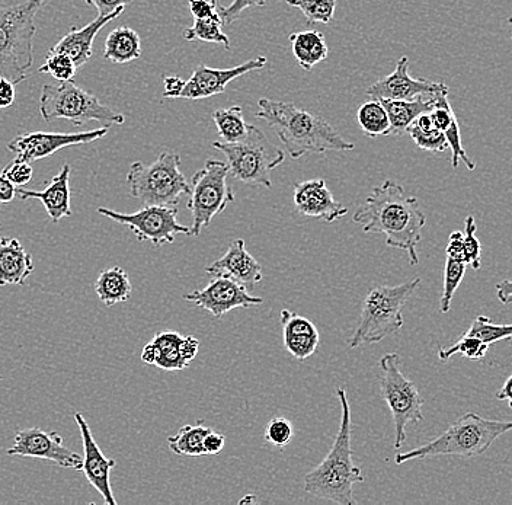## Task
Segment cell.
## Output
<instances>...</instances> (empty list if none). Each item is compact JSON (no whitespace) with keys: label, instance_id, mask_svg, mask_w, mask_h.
<instances>
[{"label":"cell","instance_id":"cell-1","mask_svg":"<svg viewBox=\"0 0 512 505\" xmlns=\"http://www.w3.org/2000/svg\"><path fill=\"white\" fill-rule=\"evenodd\" d=\"M352 220L366 233H383L387 246L405 251L411 265L419 264L416 246L421 242L427 216L418 200L408 196L398 182L386 180L374 188Z\"/></svg>","mask_w":512,"mask_h":505},{"label":"cell","instance_id":"cell-2","mask_svg":"<svg viewBox=\"0 0 512 505\" xmlns=\"http://www.w3.org/2000/svg\"><path fill=\"white\" fill-rule=\"evenodd\" d=\"M255 117L270 124L293 159L309 153L350 152L355 147L325 118L309 113L293 102L259 99Z\"/></svg>","mask_w":512,"mask_h":505},{"label":"cell","instance_id":"cell-3","mask_svg":"<svg viewBox=\"0 0 512 505\" xmlns=\"http://www.w3.org/2000/svg\"><path fill=\"white\" fill-rule=\"evenodd\" d=\"M336 396L342 411L338 434L323 462L304 476V491L320 500L355 505L354 485L364 482V475L352 460V417L347 391L338 388Z\"/></svg>","mask_w":512,"mask_h":505},{"label":"cell","instance_id":"cell-4","mask_svg":"<svg viewBox=\"0 0 512 505\" xmlns=\"http://www.w3.org/2000/svg\"><path fill=\"white\" fill-rule=\"evenodd\" d=\"M512 431V421L486 420L475 412H467L450 425L437 439L409 452L398 453V465L409 460H424L438 456H482L499 437Z\"/></svg>","mask_w":512,"mask_h":505},{"label":"cell","instance_id":"cell-5","mask_svg":"<svg viewBox=\"0 0 512 505\" xmlns=\"http://www.w3.org/2000/svg\"><path fill=\"white\" fill-rule=\"evenodd\" d=\"M48 0L0 3V78L19 85L34 63L35 15Z\"/></svg>","mask_w":512,"mask_h":505},{"label":"cell","instance_id":"cell-6","mask_svg":"<svg viewBox=\"0 0 512 505\" xmlns=\"http://www.w3.org/2000/svg\"><path fill=\"white\" fill-rule=\"evenodd\" d=\"M421 278L406 281L399 286H379L368 292L361 310L360 322L350 338V347L377 344L398 334L403 326V306L416 292Z\"/></svg>","mask_w":512,"mask_h":505},{"label":"cell","instance_id":"cell-7","mask_svg":"<svg viewBox=\"0 0 512 505\" xmlns=\"http://www.w3.org/2000/svg\"><path fill=\"white\" fill-rule=\"evenodd\" d=\"M127 185L131 197L143 206L176 207L182 196L190 193V182L181 172L178 153L160 152L155 162L131 163L127 172Z\"/></svg>","mask_w":512,"mask_h":505},{"label":"cell","instance_id":"cell-8","mask_svg":"<svg viewBox=\"0 0 512 505\" xmlns=\"http://www.w3.org/2000/svg\"><path fill=\"white\" fill-rule=\"evenodd\" d=\"M213 147L226 156L230 174L251 187L271 188V171L286 161L284 150L272 145L256 126L242 142H214Z\"/></svg>","mask_w":512,"mask_h":505},{"label":"cell","instance_id":"cell-9","mask_svg":"<svg viewBox=\"0 0 512 505\" xmlns=\"http://www.w3.org/2000/svg\"><path fill=\"white\" fill-rule=\"evenodd\" d=\"M40 114L48 123L67 120L75 126H85L91 121L104 123L108 127L126 123L123 114L114 113L95 95L89 94L73 81L44 85L41 89Z\"/></svg>","mask_w":512,"mask_h":505},{"label":"cell","instance_id":"cell-10","mask_svg":"<svg viewBox=\"0 0 512 505\" xmlns=\"http://www.w3.org/2000/svg\"><path fill=\"white\" fill-rule=\"evenodd\" d=\"M229 174L227 162L208 159L204 168L191 178L187 209L192 216L190 229L194 238H198L201 230L208 228L214 217L235 201L233 188L227 182Z\"/></svg>","mask_w":512,"mask_h":505},{"label":"cell","instance_id":"cell-11","mask_svg":"<svg viewBox=\"0 0 512 505\" xmlns=\"http://www.w3.org/2000/svg\"><path fill=\"white\" fill-rule=\"evenodd\" d=\"M380 389L384 401L392 412L395 423V449L406 441V427L424 420V399L419 395L415 383L400 370L399 354L387 353L380 359Z\"/></svg>","mask_w":512,"mask_h":505},{"label":"cell","instance_id":"cell-12","mask_svg":"<svg viewBox=\"0 0 512 505\" xmlns=\"http://www.w3.org/2000/svg\"><path fill=\"white\" fill-rule=\"evenodd\" d=\"M98 213L120 225L127 226L134 233L137 241L152 242L156 248L174 244L178 235H191V229L178 222V206H143L139 212L130 214L99 207Z\"/></svg>","mask_w":512,"mask_h":505},{"label":"cell","instance_id":"cell-13","mask_svg":"<svg viewBox=\"0 0 512 505\" xmlns=\"http://www.w3.org/2000/svg\"><path fill=\"white\" fill-rule=\"evenodd\" d=\"M110 127L82 131V133H47V131H32L19 134L8 143V149L15 153L16 158L25 162L40 161L54 155L64 147L89 145L107 136Z\"/></svg>","mask_w":512,"mask_h":505},{"label":"cell","instance_id":"cell-14","mask_svg":"<svg viewBox=\"0 0 512 505\" xmlns=\"http://www.w3.org/2000/svg\"><path fill=\"white\" fill-rule=\"evenodd\" d=\"M9 456L34 457V459L50 460L60 468L82 472L83 457L73 450L67 449L62 437L56 431L41 428H25L18 431L14 444L8 449Z\"/></svg>","mask_w":512,"mask_h":505},{"label":"cell","instance_id":"cell-15","mask_svg":"<svg viewBox=\"0 0 512 505\" xmlns=\"http://www.w3.org/2000/svg\"><path fill=\"white\" fill-rule=\"evenodd\" d=\"M184 299L207 310L216 319L222 318L230 310L252 308L264 302L261 297L249 294L248 289L235 278L227 276H213L204 289L195 290Z\"/></svg>","mask_w":512,"mask_h":505},{"label":"cell","instance_id":"cell-16","mask_svg":"<svg viewBox=\"0 0 512 505\" xmlns=\"http://www.w3.org/2000/svg\"><path fill=\"white\" fill-rule=\"evenodd\" d=\"M198 350L200 341L192 335L182 337L176 331H162L143 348L142 361L166 372H176L188 367Z\"/></svg>","mask_w":512,"mask_h":505},{"label":"cell","instance_id":"cell-17","mask_svg":"<svg viewBox=\"0 0 512 505\" xmlns=\"http://www.w3.org/2000/svg\"><path fill=\"white\" fill-rule=\"evenodd\" d=\"M441 92L448 91L443 82H431L427 79H415L409 75V59L400 57L396 69L386 78L380 79L367 89L366 94L373 99H416L435 97Z\"/></svg>","mask_w":512,"mask_h":505},{"label":"cell","instance_id":"cell-18","mask_svg":"<svg viewBox=\"0 0 512 505\" xmlns=\"http://www.w3.org/2000/svg\"><path fill=\"white\" fill-rule=\"evenodd\" d=\"M267 57L261 56L242 65L230 67V69H213L201 63L192 72L191 78L185 81L184 91L181 98L184 99H206L216 97L226 91L227 85L240 76L262 70L267 66Z\"/></svg>","mask_w":512,"mask_h":505},{"label":"cell","instance_id":"cell-19","mask_svg":"<svg viewBox=\"0 0 512 505\" xmlns=\"http://www.w3.org/2000/svg\"><path fill=\"white\" fill-rule=\"evenodd\" d=\"M73 418H75L76 424H78L80 437H82V472L85 473L89 484L101 494L105 504L117 505V500H115L114 492H112L111 488V472L117 463H115V460L108 459L101 452V447L98 446L94 436H92L91 428L86 423L82 412H75Z\"/></svg>","mask_w":512,"mask_h":505},{"label":"cell","instance_id":"cell-20","mask_svg":"<svg viewBox=\"0 0 512 505\" xmlns=\"http://www.w3.org/2000/svg\"><path fill=\"white\" fill-rule=\"evenodd\" d=\"M293 201L297 212L303 216L315 217L329 223L348 214L347 207L335 200L322 178L299 182L294 187Z\"/></svg>","mask_w":512,"mask_h":505},{"label":"cell","instance_id":"cell-21","mask_svg":"<svg viewBox=\"0 0 512 505\" xmlns=\"http://www.w3.org/2000/svg\"><path fill=\"white\" fill-rule=\"evenodd\" d=\"M206 273L232 277L245 287H254L262 280V265L249 254L245 241L236 239L222 258L208 265Z\"/></svg>","mask_w":512,"mask_h":505},{"label":"cell","instance_id":"cell-22","mask_svg":"<svg viewBox=\"0 0 512 505\" xmlns=\"http://www.w3.org/2000/svg\"><path fill=\"white\" fill-rule=\"evenodd\" d=\"M70 168L69 163H64L59 174L54 175L50 184L43 191L25 190L16 188V196L21 200H40L46 209L51 222L59 223L64 217L72 216L70 207Z\"/></svg>","mask_w":512,"mask_h":505},{"label":"cell","instance_id":"cell-23","mask_svg":"<svg viewBox=\"0 0 512 505\" xmlns=\"http://www.w3.org/2000/svg\"><path fill=\"white\" fill-rule=\"evenodd\" d=\"M123 12L124 8L118 9V11L112 12V14L98 15L94 21L89 22L83 28L73 27L69 33L64 35L62 40H59V43L51 51L67 54L75 62V65L78 66V69L85 66L91 60L92 54H94L92 46H94L96 35L99 34V31L105 25L120 17Z\"/></svg>","mask_w":512,"mask_h":505},{"label":"cell","instance_id":"cell-24","mask_svg":"<svg viewBox=\"0 0 512 505\" xmlns=\"http://www.w3.org/2000/svg\"><path fill=\"white\" fill-rule=\"evenodd\" d=\"M283 326L284 347L294 359L306 360L316 353L319 347V331L313 322L291 310L283 309L280 313Z\"/></svg>","mask_w":512,"mask_h":505},{"label":"cell","instance_id":"cell-25","mask_svg":"<svg viewBox=\"0 0 512 505\" xmlns=\"http://www.w3.org/2000/svg\"><path fill=\"white\" fill-rule=\"evenodd\" d=\"M34 273V261L16 238H0V287L22 286Z\"/></svg>","mask_w":512,"mask_h":505},{"label":"cell","instance_id":"cell-26","mask_svg":"<svg viewBox=\"0 0 512 505\" xmlns=\"http://www.w3.org/2000/svg\"><path fill=\"white\" fill-rule=\"evenodd\" d=\"M435 98H437V95L435 97L409 99V101H405V99H379L386 108L387 114H389V136L405 134L419 115L430 113L434 108Z\"/></svg>","mask_w":512,"mask_h":505},{"label":"cell","instance_id":"cell-27","mask_svg":"<svg viewBox=\"0 0 512 505\" xmlns=\"http://www.w3.org/2000/svg\"><path fill=\"white\" fill-rule=\"evenodd\" d=\"M291 51L302 69L312 70L319 63L325 62L329 56V47L325 35L320 31L310 30L294 33L288 37Z\"/></svg>","mask_w":512,"mask_h":505},{"label":"cell","instance_id":"cell-28","mask_svg":"<svg viewBox=\"0 0 512 505\" xmlns=\"http://www.w3.org/2000/svg\"><path fill=\"white\" fill-rule=\"evenodd\" d=\"M104 57L115 65L133 62L142 57V38L128 27H118L105 40Z\"/></svg>","mask_w":512,"mask_h":505},{"label":"cell","instance_id":"cell-29","mask_svg":"<svg viewBox=\"0 0 512 505\" xmlns=\"http://www.w3.org/2000/svg\"><path fill=\"white\" fill-rule=\"evenodd\" d=\"M133 286L126 270L112 267L101 271L95 283V293L98 299L108 308L127 302L130 299Z\"/></svg>","mask_w":512,"mask_h":505},{"label":"cell","instance_id":"cell-30","mask_svg":"<svg viewBox=\"0 0 512 505\" xmlns=\"http://www.w3.org/2000/svg\"><path fill=\"white\" fill-rule=\"evenodd\" d=\"M210 431L211 428L206 427L203 421L184 425L175 436L169 437V449L179 456H206L204 439Z\"/></svg>","mask_w":512,"mask_h":505},{"label":"cell","instance_id":"cell-31","mask_svg":"<svg viewBox=\"0 0 512 505\" xmlns=\"http://www.w3.org/2000/svg\"><path fill=\"white\" fill-rule=\"evenodd\" d=\"M213 121L224 143L242 142L248 136L252 126L246 123L242 107L239 105L214 111Z\"/></svg>","mask_w":512,"mask_h":505},{"label":"cell","instance_id":"cell-32","mask_svg":"<svg viewBox=\"0 0 512 505\" xmlns=\"http://www.w3.org/2000/svg\"><path fill=\"white\" fill-rule=\"evenodd\" d=\"M406 133H409L419 149L434 153L446 152L448 149L446 136L443 131L435 129L430 113L419 115Z\"/></svg>","mask_w":512,"mask_h":505},{"label":"cell","instance_id":"cell-33","mask_svg":"<svg viewBox=\"0 0 512 505\" xmlns=\"http://www.w3.org/2000/svg\"><path fill=\"white\" fill-rule=\"evenodd\" d=\"M357 121L368 137L389 136V114L379 99H371L361 104L357 111Z\"/></svg>","mask_w":512,"mask_h":505},{"label":"cell","instance_id":"cell-34","mask_svg":"<svg viewBox=\"0 0 512 505\" xmlns=\"http://www.w3.org/2000/svg\"><path fill=\"white\" fill-rule=\"evenodd\" d=\"M223 25V21H217V19H194V24L184 31V38L187 41L223 44L227 50H230V40L223 33Z\"/></svg>","mask_w":512,"mask_h":505},{"label":"cell","instance_id":"cell-35","mask_svg":"<svg viewBox=\"0 0 512 505\" xmlns=\"http://www.w3.org/2000/svg\"><path fill=\"white\" fill-rule=\"evenodd\" d=\"M466 270V262L447 258L446 267H444L443 293H441L440 299L441 313L450 312L454 293L457 292L460 284H462Z\"/></svg>","mask_w":512,"mask_h":505},{"label":"cell","instance_id":"cell-36","mask_svg":"<svg viewBox=\"0 0 512 505\" xmlns=\"http://www.w3.org/2000/svg\"><path fill=\"white\" fill-rule=\"evenodd\" d=\"M286 3L300 9L309 24H329L334 21L336 0H286Z\"/></svg>","mask_w":512,"mask_h":505},{"label":"cell","instance_id":"cell-37","mask_svg":"<svg viewBox=\"0 0 512 505\" xmlns=\"http://www.w3.org/2000/svg\"><path fill=\"white\" fill-rule=\"evenodd\" d=\"M489 345L483 343L479 338L472 337V335L464 334L460 340L448 348H440L438 350V359L441 361L450 360L451 357L459 356L466 357L469 360H482L488 354Z\"/></svg>","mask_w":512,"mask_h":505},{"label":"cell","instance_id":"cell-38","mask_svg":"<svg viewBox=\"0 0 512 505\" xmlns=\"http://www.w3.org/2000/svg\"><path fill=\"white\" fill-rule=\"evenodd\" d=\"M466 334L492 345L499 341L512 340V324H494L488 316H478L467 329Z\"/></svg>","mask_w":512,"mask_h":505},{"label":"cell","instance_id":"cell-39","mask_svg":"<svg viewBox=\"0 0 512 505\" xmlns=\"http://www.w3.org/2000/svg\"><path fill=\"white\" fill-rule=\"evenodd\" d=\"M76 70H78V66L75 65V62H73L67 54L50 50L46 60H44L43 66L38 69V72L44 73V75H50L51 78L56 79V81L67 82L73 81Z\"/></svg>","mask_w":512,"mask_h":505},{"label":"cell","instance_id":"cell-40","mask_svg":"<svg viewBox=\"0 0 512 505\" xmlns=\"http://www.w3.org/2000/svg\"><path fill=\"white\" fill-rule=\"evenodd\" d=\"M464 248H463V261L466 262L467 267H472L473 270H479L482 265V245L478 236H476V222L475 217L470 214L464 220Z\"/></svg>","mask_w":512,"mask_h":505},{"label":"cell","instance_id":"cell-41","mask_svg":"<svg viewBox=\"0 0 512 505\" xmlns=\"http://www.w3.org/2000/svg\"><path fill=\"white\" fill-rule=\"evenodd\" d=\"M294 436V428L293 424L284 417H275L272 418L270 423L267 424V428H265L264 439L268 444L274 447H283L288 446L293 440Z\"/></svg>","mask_w":512,"mask_h":505},{"label":"cell","instance_id":"cell-42","mask_svg":"<svg viewBox=\"0 0 512 505\" xmlns=\"http://www.w3.org/2000/svg\"><path fill=\"white\" fill-rule=\"evenodd\" d=\"M32 174H34V171H32L31 163L18 158L8 163L2 172L3 177L12 185H15L16 188L25 187L32 180Z\"/></svg>","mask_w":512,"mask_h":505},{"label":"cell","instance_id":"cell-43","mask_svg":"<svg viewBox=\"0 0 512 505\" xmlns=\"http://www.w3.org/2000/svg\"><path fill=\"white\" fill-rule=\"evenodd\" d=\"M265 5H267V0H233L226 8H220V15H222L224 25H232L242 17L243 12L255 8V6Z\"/></svg>","mask_w":512,"mask_h":505},{"label":"cell","instance_id":"cell-44","mask_svg":"<svg viewBox=\"0 0 512 505\" xmlns=\"http://www.w3.org/2000/svg\"><path fill=\"white\" fill-rule=\"evenodd\" d=\"M188 9H190L194 19H217V21H223L217 0H188Z\"/></svg>","mask_w":512,"mask_h":505},{"label":"cell","instance_id":"cell-45","mask_svg":"<svg viewBox=\"0 0 512 505\" xmlns=\"http://www.w3.org/2000/svg\"><path fill=\"white\" fill-rule=\"evenodd\" d=\"M85 2L89 6H94L98 15H108L118 9H126V6L130 5L133 0H85Z\"/></svg>","mask_w":512,"mask_h":505},{"label":"cell","instance_id":"cell-46","mask_svg":"<svg viewBox=\"0 0 512 505\" xmlns=\"http://www.w3.org/2000/svg\"><path fill=\"white\" fill-rule=\"evenodd\" d=\"M464 235L462 232H453L448 238L446 249L447 258L463 261ZM464 262V261H463Z\"/></svg>","mask_w":512,"mask_h":505},{"label":"cell","instance_id":"cell-47","mask_svg":"<svg viewBox=\"0 0 512 505\" xmlns=\"http://www.w3.org/2000/svg\"><path fill=\"white\" fill-rule=\"evenodd\" d=\"M224 443H226V437L222 433L211 430L204 439V450L206 455H219L224 449Z\"/></svg>","mask_w":512,"mask_h":505},{"label":"cell","instance_id":"cell-48","mask_svg":"<svg viewBox=\"0 0 512 505\" xmlns=\"http://www.w3.org/2000/svg\"><path fill=\"white\" fill-rule=\"evenodd\" d=\"M15 83L6 78H0V110L11 107L15 102Z\"/></svg>","mask_w":512,"mask_h":505},{"label":"cell","instance_id":"cell-49","mask_svg":"<svg viewBox=\"0 0 512 505\" xmlns=\"http://www.w3.org/2000/svg\"><path fill=\"white\" fill-rule=\"evenodd\" d=\"M163 97L165 98H181L182 91H184L185 81L178 78V76H166L163 79Z\"/></svg>","mask_w":512,"mask_h":505},{"label":"cell","instance_id":"cell-50","mask_svg":"<svg viewBox=\"0 0 512 505\" xmlns=\"http://www.w3.org/2000/svg\"><path fill=\"white\" fill-rule=\"evenodd\" d=\"M16 197V187L0 174V203L9 204Z\"/></svg>","mask_w":512,"mask_h":505},{"label":"cell","instance_id":"cell-51","mask_svg":"<svg viewBox=\"0 0 512 505\" xmlns=\"http://www.w3.org/2000/svg\"><path fill=\"white\" fill-rule=\"evenodd\" d=\"M496 297L504 305L512 302V280L499 281L496 284Z\"/></svg>","mask_w":512,"mask_h":505},{"label":"cell","instance_id":"cell-52","mask_svg":"<svg viewBox=\"0 0 512 505\" xmlns=\"http://www.w3.org/2000/svg\"><path fill=\"white\" fill-rule=\"evenodd\" d=\"M496 399H499V401H507L512 409V375L508 376L502 388L496 393Z\"/></svg>","mask_w":512,"mask_h":505},{"label":"cell","instance_id":"cell-53","mask_svg":"<svg viewBox=\"0 0 512 505\" xmlns=\"http://www.w3.org/2000/svg\"><path fill=\"white\" fill-rule=\"evenodd\" d=\"M508 22H510V25H511V38H512V15H511L510 19H508Z\"/></svg>","mask_w":512,"mask_h":505},{"label":"cell","instance_id":"cell-54","mask_svg":"<svg viewBox=\"0 0 512 505\" xmlns=\"http://www.w3.org/2000/svg\"><path fill=\"white\" fill-rule=\"evenodd\" d=\"M0 226H2V220H0Z\"/></svg>","mask_w":512,"mask_h":505},{"label":"cell","instance_id":"cell-55","mask_svg":"<svg viewBox=\"0 0 512 505\" xmlns=\"http://www.w3.org/2000/svg\"><path fill=\"white\" fill-rule=\"evenodd\" d=\"M0 380H2V376H0Z\"/></svg>","mask_w":512,"mask_h":505}]
</instances>
